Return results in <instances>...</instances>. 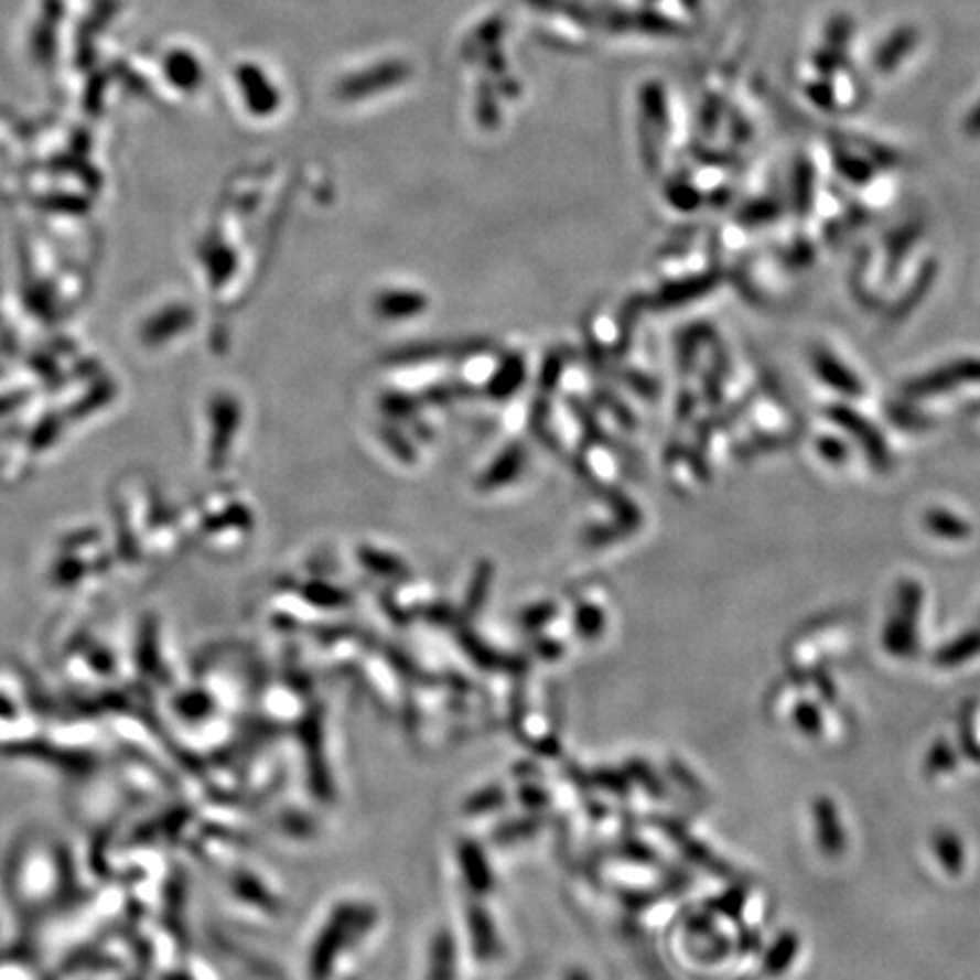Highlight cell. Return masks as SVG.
<instances>
[{
  "label": "cell",
  "instance_id": "cell-4",
  "mask_svg": "<svg viewBox=\"0 0 980 980\" xmlns=\"http://www.w3.org/2000/svg\"><path fill=\"white\" fill-rule=\"evenodd\" d=\"M799 951V939L795 933L786 930L776 937V943L772 945V949L767 951L765 958V971L769 976H778L783 971H788V967L793 965L795 956Z\"/></svg>",
  "mask_w": 980,
  "mask_h": 980
},
{
  "label": "cell",
  "instance_id": "cell-8",
  "mask_svg": "<svg viewBox=\"0 0 980 980\" xmlns=\"http://www.w3.org/2000/svg\"><path fill=\"white\" fill-rule=\"evenodd\" d=\"M817 683H819V688H821V697H825L827 701H836V690H833V681H831V677H827L825 672H819V675H817Z\"/></svg>",
  "mask_w": 980,
  "mask_h": 980
},
{
  "label": "cell",
  "instance_id": "cell-7",
  "mask_svg": "<svg viewBox=\"0 0 980 980\" xmlns=\"http://www.w3.org/2000/svg\"><path fill=\"white\" fill-rule=\"evenodd\" d=\"M795 722H797V729L799 731H804L806 735H819L821 733V715H819V709L815 703H810V701H801L797 709H795Z\"/></svg>",
  "mask_w": 980,
  "mask_h": 980
},
{
  "label": "cell",
  "instance_id": "cell-6",
  "mask_svg": "<svg viewBox=\"0 0 980 980\" xmlns=\"http://www.w3.org/2000/svg\"><path fill=\"white\" fill-rule=\"evenodd\" d=\"M956 767V754H954V750L949 747L947 742H935L933 744V750H930V754H928V761H926V769H928V774H943V772H951Z\"/></svg>",
  "mask_w": 980,
  "mask_h": 980
},
{
  "label": "cell",
  "instance_id": "cell-3",
  "mask_svg": "<svg viewBox=\"0 0 980 980\" xmlns=\"http://www.w3.org/2000/svg\"><path fill=\"white\" fill-rule=\"evenodd\" d=\"M933 849H935L937 860L943 862V868L951 876H958L962 872V868H965V847H962V842L958 840V836L954 831H943V829L935 831Z\"/></svg>",
  "mask_w": 980,
  "mask_h": 980
},
{
  "label": "cell",
  "instance_id": "cell-2",
  "mask_svg": "<svg viewBox=\"0 0 980 980\" xmlns=\"http://www.w3.org/2000/svg\"><path fill=\"white\" fill-rule=\"evenodd\" d=\"M812 815H815L817 840H819L821 851H825L829 858L842 855L844 847H847V838H844V829H842L840 812H838L836 804L827 797H819L812 804Z\"/></svg>",
  "mask_w": 980,
  "mask_h": 980
},
{
  "label": "cell",
  "instance_id": "cell-1",
  "mask_svg": "<svg viewBox=\"0 0 980 980\" xmlns=\"http://www.w3.org/2000/svg\"><path fill=\"white\" fill-rule=\"evenodd\" d=\"M919 600H922V593H919L917 585L908 583V585L901 588V600H898L901 609L885 629V649L892 656H913V651L917 647L915 617L919 611Z\"/></svg>",
  "mask_w": 980,
  "mask_h": 980
},
{
  "label": "cell",
  "instance_id": "cell-5",
  "mask_svg": "<svg viewBox=\"0 0 980 980\" xmlns=\"http://www.w3.org/2000/svg\"><path fill=\"white\" fill-rule=\"evenodd\" d=\"M980 651V634H969L954 640L949 647L939 649L935 660L937 665H960Z\"/></svg>",
  "mask_w": 980,
  "mask_h": 980
}]
</instances>
